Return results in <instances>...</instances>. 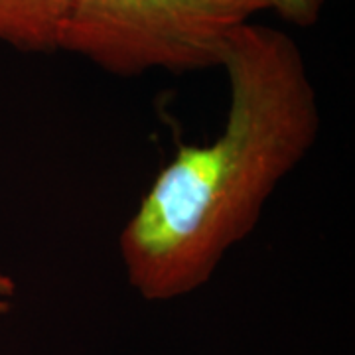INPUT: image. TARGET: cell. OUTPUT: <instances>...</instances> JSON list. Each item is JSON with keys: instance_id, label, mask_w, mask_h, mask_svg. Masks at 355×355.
<instances>
[{"instance_id": "277c9868", "label": "cell", "mask_w": 355, "mask_h": 355, "mask_svg": "<svg viewBox=\"0 0 355 355\" xmlns=\"http://www.w3.org/2000/svg\"><path fill=\"white\" fill-rule=\"evenodd\" d=\"M272 12H277L288 24L310 28L320 20L326 0H272Z\"/></svg>"}, {"instance_id": "3957f363", "label": "cell", "mask_w": 355, "mask_h": 355, "mask_svg": "<svg viewBox=\"0 0 355 355\" xmlns=\"http://www.w3.org/2000/svg\"><path fill=\"white\" fill-rule=\"evenodd\" d=\"M73 0H0V42L20 51L50 53Z\"/></svg>"}, {"instance_id": "7a4b0ae2", "label": "cell", "mask_w": 355, "mask_h": 355, "mask_svg": "<svg viewBox=\"0 0 355 355\" xmlns=\"http://www.w3.org/2000/svg\"><path fill=\"white\" fill-rule=\"evenodd\" d=\"M272 0H73L58 50L116 77L221 67L231 38Z\"/></svg>"}, {"instance_id": "6da1fadb", "label": "cell", "mask_w": 355, "mask_h": 355, "mask_svg": "<svg viewBox=\"0 0 355 355\" xmlns=\"http://www.w3.org/2000/svg\"><path fill=\"white\" fill-rule=\"evenodd\" d=\"M221 67L229 81L221 132L203 144H178L119 237L128 286L146 302L205 286L320 137L316 87L291 34L243 26Z\"/></svg>"}, {"instance_id": "5b68a950", "label": "cell", "mask_w": 355, "mask_h": 355, "mask_svg": "<svg viewBox=\"0 0 355 355\" xmlns=\"http://www.w3.org/2000/svg\"><path fill=\"white\" fill-rule=\"evenodd\" d=\"M14 280L0 272V314H4L10 308V298L14 296Z\"/></svg>"}]
</instances>
